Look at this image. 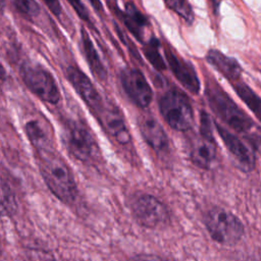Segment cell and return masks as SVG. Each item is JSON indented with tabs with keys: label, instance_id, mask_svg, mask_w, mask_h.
<instances>
[{
	"label": "cell",
	"instance_id": "6da1fadb",
	"mask_svg": "<svg viewBox=\"0 0 261 261\" xmlns=\"http://www.w3.org/2000/svg\"><path fill=\"white\" fill-rule=\"evenodd\" d=\"M41 174L49 190L61 202L71 204L76 197V186L66 163L52 150L38 152Z\"/></svg>",
	"mask_w": 261,
	"mask_h": 261
},
{
	"label": "cell",
	"instance_id": "7a4b0ae2",
	"mask_svg": "<svg viewBox=\"0 0 261 261\" xmlns=\"http://www.w3.org/2000/svg\"><path fill=\"white\" fill-rule=\"evenodd\" d=\"M206 97L211 109L237 132L248 130L253 121L214 82H207Z\"/></svg>",
	"mask_w": 261,
	"mask_h": 261
},
{
	"label": "cell",
	"instance_id": "3957f363",
	"mask_svg": "<svg viewBox=\"0 0 261 261\" xmlns=\"http://www.w3.org/2000/svg\"><path fill=\"white\" fill-rule=\"evenodd\" d=\"M159 110L169 126L178 132L189 130L194 123V112L188 96L173 88L159 100Z\"/></svg>",
	"mask_w": 261,
	"mask_h": 261
},
{
	"label": "cell",
	"instance_id": "277c9868",
	"mask_svg": "<svg viewBox=\"0 0 261 261\" xmlns=\"http://www.w3.org/2000/svg\"><path fill=\"white\" fill-rule=\"evenodd\" d=\"M205 225L211 238L223 245L238 243L244 234V225L231 212L215 207L205 216Z\"/></svg>",
	"mask_w": 261,
	"mask_h": 261
},
{
	"label": "cell",
	"instance_id": "5b68a950",
	"mask_svg": "<svg viewBox=\"0 0 261 261\" xmlns=\"http://www.w3.org/2000/svg\"><path fill=\"white\" fill-rule=\"evenodd\" d=\"M20 75L27 88L44 102L57 104L60 101V91L55 79L42 65L24 62L20 67Z\"/></svg>",
	"mask_w": 261,
	"mask_h": 261
},
{
	"label": "cell",
	"instance_id": "8992f818",
	"mask_svg": "<svg viewBox=\"0 0 261 261\" xmlns=\"http://www.w3.org/2000/svg\"><path fill=\"white\" fill-rule=\"evenodd\" d=\"M64 142L69 153L80 161H90L97 152L96 141L83 123L69 120L64 126Z\"/></svg>",
	"mask_w": 261,
	"mask_h": 261
},
{
	"label": "cell",
	"instance_id": "52a82bcc",
	"mask_svg": "<svg viewBox=\"0 0 261 261\" xmlns=\"http://www.w3.org/2000/svg\"><path fill=\"white\" fill-rule=\"evenodd\" d=\"M132 210L137 221L149 228H154L165 223L169 219V213L166 206L152 195H141L137 197Z\"/></svg>",
	"mask_w": 261,
	"mask_h": 261
},
{
	"label": "cell",
	"instance_id": "ba28073f",
	"mask_svg": "<svg viewBox=\"0 0 261 261\" xmlns=\"http://www.w3.org/2000/svg\"><path fill=\"white\" fill-rule=\"evenodd\" d=\"M122 89L129 100L140 108H147L153 98V92L144 74L135 68H125L120 72Z\"/></svg>",
	"mask_w": 261,
	"mask_h": 261
},
{
	"label": "cell",
	"instance_id": "9c48e42d",
	"mask_svg": "<svg viewBox=\"0 0 261 261\" xmlns=\"http://www.w3.org/2000/svg\"><path fill=\"white\" fill-rule=\"evenodd\" d=\"M68 82L84 102L97 114L102 110L104 101L90 79L76 66H68L65 71Z\"/></svg>",
	"mask_w": 261,
	"mask_h": 261
},
{
	"label": "cell",
	"instance_id": "30bf717a",
	"mask_svg": "<svg viewBox=\"0 0 261 261\" xmlns=\"http://www.w3.org/2000/svg\"><path fill=\"white\" fill-rule=\"evenodd\" d=\"M97 115L106 132L112 136L116 142L125 145L130 141V134L123 115L115 104L111 102L104 103L102 110Z\"/></svg>",
	"mask_w": 261,
	"mask_h": 261
},
{
	"label": "cell",
	"instance_id": "8fae6325",
	"mask_svg": "<svg viewBox=\"0 0 261 261\" xmlns=\"http://www.w3.org/2000/svg\"><path fill=\"white\" fill-rule=\"evenodd\" d=\"M166 61L175 79L191 93L198 94L200 92V81L194 66L178 57L170 49L165 50Z\"/></svg>",
	"mask_w": 261,
	"mask_h": 261
},
{
	"label": "cell",
	"instance_id": "7c38bea8",
	"mask_svg": "<svg viewBox=\"0 0 261 261\" xmlns=\"http://www.w3.org/2000/svg\"><path fill=\"white\" fill-rule=\"evenodd\" d=\"M215 126L224 145L226 146L230 154L234 157L240 167L245 171L252 170L255 164L253 152L237 136L232 135L226 128L218 123H215Z\"/></svg>",
	"mask_w": 261,
	"mask_h": 261
},
{
	"label": "cell",
	"instance_id": "4fadbf2b",
	"mask_svg": "<svg viewBox=\"0 0 261 261\" xmlns=\"http://www.w3.org/2000/svg\"><path fill=\"white\" fill-rule=\"evenodd\" d=\"M139 128L146 143L155 151H164L168 146V138L159 123L151 114H144L139 119Z\"/></svg>",
	"mask_w": 261,
	"mask_h": 261
},
{
	"label": "cell",
	"instance_id": "5bb4252c",
	"mask_svg": "<svg viewBox=\"0 0 261 261\" xmlns=\"http://www.w3.org/2000/svg\"><path fill=\"white\" fill-rule=\"evenodd\" d=\"M216 156V145L214 138L199 134L192 143L190 157L193 163L201 168H209Z\"/></svg>",
	"mask_w": 261,
	"mask_h": 261
},
{
	"label": "cell",
	"instance_id": "9a60e30c",
	"mask_svg": "<svg viewBox=\"0 0 261 261\" xmlns=\"http://www.w3.org/2000/svg\"><path fill=\"white\" fill-rule=\"evenodd\" d=\"M206 59L208 63L211 64L224 77L233 83L240 77L242 73V68L238 61L224 55L218 50H209L206 55Z\"/></svg>",
	"mask_w": 261,
	"mask_h": 261
},
{
	"label": "cell",
	"instance_id": "2e32d148",
	"mask_svg": "<svg viewBox=\"0 0 261 261\" xmlns=\"http://www.w3.org/2000/svg\"><path fill=\"white\" fill-rule=\"evenodd\" d=\"M121 19L130 34L139 41H143L145 28L148 25V18L137 8L133 2H127L124 11L120 14Z\"/></svg>",
	"mask_w": 261,
	"mask_h": 261
},
{
	"label": "cell",
	"instance_id": "e0dca14e",
	"mask_svg": "<svg viewBox=\"0 0 261 261\" xmlns=\"http://www.w3.org/2000/svg\"><path fill=\"white\" fill-rule=\"evenodd\" d=\"M82 35V47L84 51V55L88 61V64L91 68V71L95 76H97L101 81H105L107 77V70L91 40L88 32L85 29L81 30Z\"/></svg>",
	"mask_w": 261,
	"mask_h": 261
},
{
	"label": "cell",
	"instance_id": "ac0fdd59",
	"mask_svg": "<svg viewBox=\"0 0 261 261\" xmlns=\"http://www.w3.org/2000/svg\"><path fill=\"white\" fill-rule=\"evenodd\" d=\"M24 129L27 133L28 138L37 149L38 152L40 151H47L51 150L50 139L43 127V124L39 120H31L28 121L24 125Z\"/></svg>",
	"mask_w": 261,
	"mask_h": 261
},
{
	"label": "cell",
	"instance_id": "d6986e66",
	"mask_svg": "<svg viewBox=\"0 0 261 261\" xmlns=\"http://www.w3.org/2000/svg\"><path fill=\"white\" fill-rule=\"evenodd\" d=\"M233 88L240 98L247 104L253 113L261 120V99L253 90L242 82H234Z\"/></svg>",
	"mask_w": 261,
	"mask_h": 261
},
{
	"label": "cell",
	"instance_id": "ffe728a7",
	"mask_svg": "<svg viewBox=\"0 0 261 261\" xmlns=\"http://www.w3.org/2000/svg\"><path fill=\"white\" fill-rule=\"evenodd\" d=\"M143 51L148 61L155 69L159 71H163L166 69L165 61L163 60V57L160 53V42L156 37H152L146 43V45L143 48Z\"/></svg>",
	"mask_w": 261,
	"mask_h": 261
},
{
	"label": "cell",
	"instance_id": "44dd1931",
	"mask_svg": "<svg viewBox=\"0 0 261 261\" xmlns=\"http://www.w3.org/2000/svg\"><path fill=\"white\" fill-rule=\"evenodd\" d=\"M166 6L184 18L188 23H192L195 15L188 0H164Z\"/></svg>",
	"mask_w": 261,
	"mask_h": 261
},
{
	"label": "cell",
	"instance_id": "7402d4cb",
	"mask_svg": "<svg viewBox=\"0 0 261 261\" xmlns=\"http://www.w3.org/2000/svg\"><path fill=\"white\" fill-rule=\"evenodd\" d=\"M15 8L28 18L37 16L40 12V6L35 0H12Z\"/></svg>",
	"mask_w": 261,
	"mask_h": 261
},
{
	"label": "cell",
	"instance_id": "603a6c76",
	"mask_svg": "<svg viewBox=\"0 0 261 261\" xmlns=\"http://www.w3.org/2000/svg\"><path fill=\"white\" fill-rule=\"evenodd\" d=\"M16 209V203L14 196L10 190V187L2 180V211L7 214H11Z\"/></svg>",
	"mask_w": 261,
	"mask_h": 261
},
{
	"label": "cell",
	"instance_id": "cb8c5ba5",
	"mask_svg": "<svg viewBox=\"0 0 261 261\" xmlns=\"http://www.w3.org/2000/svg\"><path fill=\"white\" fill-rule=\"evenodd\" d=\"M67 2L71 5V7L74 9V11L80 16V18H82L83 20H85L88 23H90L91 25H93L90 15H89V12H88V9L84 5L82 0H67Z\"/></svg>",
	"mask_w": 261,
	"mask_h": 261
},
{
	"label": "cell",
	"instance_id": "d4e9b609",
	"mask_svg": "<svg viewBox=\"0 0 261 261\" xmlns=\"http://www.w3.org/2000/svg\"><path fill=\"white\" fill-rule=\"evenodd\" d=\"M128 261H168L160 256L157 255H151V254H142L137 255L133 258H130Z\"/></svg>",
	"mask_w": 261,
	"mask_h": 261
},
{
	"label": "cell",
	"instance_id": "484cf974",
	"mask_svg": "<svg viewBox=\"0 0 261 261\" xmlns=\"http://www.w3.org/2000/svg\"><path fill=\"white\" fill-rule=\"evenodd\" d=\"M47 7L55 16H60L61 14V5L58 0H43Z\"/></svg>",
	"mask_w": 261,
	"mask_h": 261
},
{
	"label": "cell",
	"instance_id": "4316f807",
	"mask_svg": "<svg viewBox=\"0 0 261 261\" xmlns=\"http://www.w3.org/2000/svg\"><path fill=\"white\" fill-rule=\"evenodd\" d=\"M92 4V6L97 10V11H100L102 12L103 11V6H102V3L100 0H89Z\"/></svg>",
	"mask_w": 261,
	"mask_h": 261
},
{
	"label": "cell",
	"instance_id": "83f0119b",
	"mask_svg": "<svg viewBox=\"0 0 261 261\" xmlns=\"http://www.w3.org/2000/svg\"><path fill=\"white\" fill-rule=\"evenodd\" d=\"M231 261H258V260L252 256H240L232 259Z\"/></svg>",
	"mask_w": 261,
	"mask_h": 261
},
{
	"label": "cell",
	"instance_id": "f1b7e54d",
	"mask_svg": "<svg viewBox=\"0 0 261 261\" xmlns=\"http://www.w3.org/2000/svg\"><path fill=\"white\" fill-rule=\"evenodd\" d=\"M210 3L212 5V8H213L214 12L217 13V11L219 9V6H220V3H221V0H210Z\"/></svg>",
	"mask_w": 261,
	"mask_h": 261
},
{
	"label": "cell",
	"instance_id": "f546056e",
	"mask_svg": "<svg viewBox=\"0 0 261 261\" xmlns=\"http://www.w3.org/2000/svg\"><path fill=\"white\" fill-rule=\"evenodd\" d=\"M113 1H115V0H113Z\"/></svg>",
	"mask_w": 261,
	"mask_h": 261
}]
</instances>
